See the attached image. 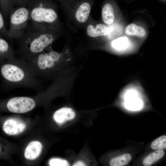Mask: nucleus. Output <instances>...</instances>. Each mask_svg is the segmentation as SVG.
Instances as JSON below:
<instances>
[{"label":"nucleus","instance_id":"10","mask_svg":"<svg viewBox=\"0 0 166 166\" xmlns=\"http://www.w3.org/2000/svg\"><path fill=\"white\" fill-rule=\"evenodd\" d=\"M75 115L74 111L71 108L63 107L57 110L53 115L54 121L57 123L62 124L74 118Z\"/></svg>","mask_w":166,"mask_h":166},{"label":"nucleus","instance_id":"11","mask_svg":"<svg viewBox=\"0 0 166 166\" xmlns=\"http://www.w3.org/2000/svg\"><path fill=\"white\" fill-rule=\"evenodd\" d=\"M42 148V145L39 141H33L30 142L25 148V158L30 160L36 159L40 154Z\"/></svg>","mask_w":166,"mask_h":166},{"label":"nucleus","instance_id":"18","mask_svg":"<svg viewBox=\"0 0 166 166\" xmlns=\"http://www.w3.org/2000/svg\"><path fill=\"white\" fill-rule=\"evenodd\" d=\"M14 6V0H0V8L4 18L9 16L10 10Z\"/></svg>","mask_w":166,"mask_h":166},{"label":"nucleus","instance_id":"17","mask_svg":"<svg viewBox=\"0 0 166 166\" xmlns=\"http://www.w3.org/2000/svg\"><path fill=\"white\" fill-rule=\"evenodd\" d=\"M129 42L128 39L125 37H121L112 41V47L118 50H121L127 49L128 46Z\"/></svg>","mask_w":166,"mask_h":166},{"label":"nucleus","instance_id":"9","mask_svg":"<svg viewBox=\"0 0 166 166\" xmlns=\"http://www.w3.org/2000/svg\"><path fill=\"white\" fill-rule=\"evenodd\" d=\"M84 29L87 38L90 40L101 36H108L109 33V27L103 24H95L91 16Z\"/></svg>","mask_w":166,"mask_h":166},{"label":"nucleus","instance_id":"6","mask_svg":"<svg viewBox=\"0 0 166 166\" xmlns=\"http://www.w3.org/2000/svg\"><path fill=\"white\" fill-rule=\"evenodd\" d=\"M10 10L9 27L7 31L8 38L18 40L26 30L30 21V13L27 5L16 6Z\"/></svg>","mask_w":166,"mask_h":166},{"label":"nucleus","instance_id":"8","mask_svg":"<svg viewBox=\"0 0 166 166\" xmlns=\"http://www.w3.org/2000/svg\"><path fill=\"white\" fill-rule=\"evenodd\" d=\"M2 127L4 132L6 134L15 135L22 133L26 128V124L20 120L9 118L3 121Z\"/></svg>","mask_w":166,"mask_h":166},{"label":"nucleus","instance_id":"23","mask_svg":"<svg viewBox=\"0 0 166 166\" xmlns=\"http://www.w3.org/2000/svg\"><path fill=\"white\" fill-rule=\"evenodd\" d=\"M73 166H85V164L81 161H78L76 162L73 165Z\"/></svg>","mask_w":166,"mask_h":166},{"label":"nucleus","instance_id":"2","mask_svg":"<svg viewBox=\"0 0 166 166\" xmlns=\"http://www.w3.org/2000/svg\"><path fill=\"white\" fill-rule=\"evenodd\" d=\"M0 75L5 89L25 88L38 93L43 90L42 81L30 70L24 59L15 56L0 62Z\"/></svg>","mask_w":166,"mask_h":166},{"label":"nucleus","instance_id":"5","mask_svg":"<svg viewBox=\"0 0 166 166\" xmlns=\"http://www.w3.org/2000/svg\"><path fill=\"white\" fill-rule=\"evenodd\" d=\"M93 2V0H67L61 5L73 27L85 29L90 16Z\"/></svg>","mask_w":166,"mask_h":166},{"label":"nucleus","instance_id":"20","mask_svg":"<svg viewBox=\"0 0 166 166\" xmlns=\"http://www.w3.org/2000/svg\"><path fill=\"white\" fill-rule=\"evenodd\" d=\"M49 164L51 166H69L68 162L65 160L59 158H53L49 161Z\"/></svg>","mask_w":166,"mask_h":166},{"label":"nucleus","instance_id":"13","mask_svg":"<svg viewBox=\"0 0 166 166\" xmlns=\"http://www.w3.org/2000/svg\"><path fill=\"white\" fill-rule=\"evenodd\" d=\"M102 18L103 22L106 24L110 25L113 23L115 16L113 8L111 4L107 3L103 6Z\"/></svg>","mask_w":166,"mask_h":166},{"label":"nucleus","instance_id":"7","mask_svg":"<svg viewBox=\"0 0 166 166\" xmlns=\"http://www.w3.org/2000/svg\"><path fill=\"white\" fill-rule=\"evenodd\" d=\"M138 85L132 84L128 85L122 91L125 99L124 105L127 109L137 111L141 109L143 106V102L138 97L143 91Z\"/></svg>","mask_w":166,"mask_h":166},{"label":"nucleus","instance_id":"15","mask_svg":"<svg viewBox=\"0 0 166 166\" xmlns=\"http://www.w3.org/2000/svg\"><path fill=\"white\" fill-rule=\"evenodd\" d=\"M125 33L129 36L135 35L139 37L144 36L146 34L144 28L134 23L130 24L127 26Z\"/></svg>","mask_w":166,"mask_h":166},{"label":"nucleus","instance_id":"21","mask_svg":"<svg viewBox=\"0 0 166 166\" xmlns=\"http://www.w3.org/2000/svg\"><path fill=\"white\" fill-rule=\"evenodd\" d=\"M4 17L0 10V35L8 38L7 36V30L5 25Z\"/></svg>","mask_w":166,"mask_h":166},{"label":"nucleus","instance_id":"4","mask_svg":"<svg viewBox=\"0 0 166 166\" xmlns=\"http://www.w3.org/2000/svg\"><path fill=\"white\" fill-rule=\"evenodd\" d=\"M27 5L30 21L49 29L64 28L59 19L57 4L54 0H29Z\"/></svg>","mask_w":166,"mask_h":166},{"label":"nucleus","instance_id":"1","mask_svg":"<svg viewBox=\"0 0 166 166\" xmlns=\"http://www.w3.org/2000/svg\"><path fill=\"white\" fill-rule=\"evenodd\" d=\"M65 34L64 28L49 29L31 22L24 34L17 40L18 47L15 51V56L30 59L51 48L53 43Z\"/></svg>","mask_w":166,"mask_h":166},{"label":"nucleus","instance_id":"24","mask_svg":"<svg viewBox=\"0 0 166 166\" xmlns=\"http://www.w3.org/2000/svg\"><path fill=\"white\" fill-rule=\"evenodd\" d=\"M58 2H60V4L65 1L67 0H57Z\"/></svg>","mask_w":166,"mask_h":166},{"label":"nucleus","instance_id":"14","mask_svg":"<svg viewBox=\"0 0 166 166\" xmlns=\"http://www.w3.org/2000/svg\"><path fill=\"white\" fill-rule=\"evenodd\" d=\"M165 154L162 150H157L145 157L143 160L144 166H150L152 165L162 158Z\"/></svg>","mask_w":166,"mask_h":166},{"label":"nucleus","instance_id":"19","mask_svg":"<svg viewBox=\"0 0 166 166\" xmlns=\"http://www.w3.org/2000/svg\"><path fill=\"white\" fill-rule=\"evenodd\" d=\"M151 147L153 150H163L166 148V136H161L154 140Z\"/></svg>","mask_w":166,"mask_h":166},{"label":"nucleus","instance_id":"16","mask_svg":"<svg viewBox=\"0 0 166 166\" xmlns=\"http://www.w3.org/2000/svg\"><path fill=\"white\" fill-rule=\"evenodd\" d=\"M131 159L130 154H124L113 158L110 161L109 164L111 166H124L128 164Z\"/></svg>","mask_w":166,"mask_h":166},{"label":"nucleus","instance_id":"22","mask_svg":"<svg viewBox=\"0 0 166 166\" xmlns=\"http://www.w3.org/2000/svg\"><path fill=\"white\" fill-rule=\"evenodd\" d=\"M29 0H14L15 6H18L22 5H27Z\"/></svg>","mask_w":166,"mask_h":166},{"label":"nucleus","instance_id":"3","mask_svg":"<svg viewBox=\"0 0 166 166\" xmlns=\"http://www.w3.org/2000/svg\"><path fill=\"white\" fill-rule=\"evenodd\" d=\"M67 47L61 51L47 49L26 61L27 66L35 76L45 79L57 80L61 77L65 61L72 53Z\"/></svg>","mask_w":166,"mask_h":166},{"label":"nucleus","instance_id":"12","mask_svg":"<svg viewBox=\"0 0 166 166\" xmlns=\"http://www.w3.org/2000/svg\"><path fill=\"white\" fill-rule=\"evenodd\" d=\"M2 37L0 35V62L15 56V51Z\"/></svg>","mask_w":166,"mask_h":166}]
</instances>
